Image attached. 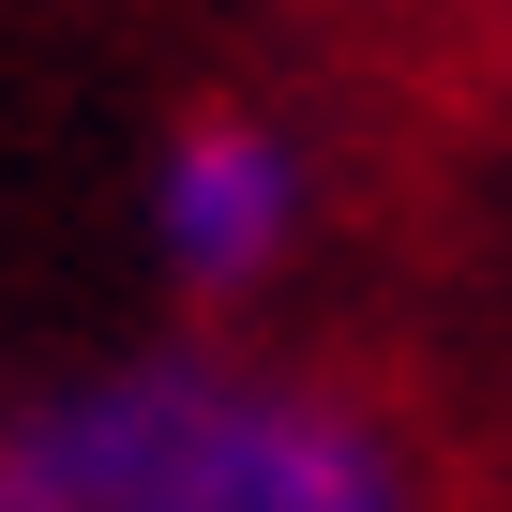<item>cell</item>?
<instances>
[{"label":"cell","instance_id":"1","mask_svg":"<svg viewBox=\"0 0 512 512\" xmlns=\"http://www.w3.org/2000/svg\"><path fill=\"white\" fill-rule=\"evenodd\" d=\"M0 512H437L392 407L317 362L166 332L0 422Z\"/></svg>","mask_w":512,"mask_h":512},{"label":"cell","instance_id":"2","mask_svg":"<svg viewBox=\"0 0 512 512\" xmlns=\"http://www.w3.org/2000/svg\"><path fill=\"white\" fill-rule=\"evenodd\" d=\"M136 241L196 332L256 317L302 256H317V151L272 121V106H181L151 136V181H136Z\"/></svg>","mask_w":512,"mask_h":512}]
</instances>
